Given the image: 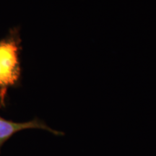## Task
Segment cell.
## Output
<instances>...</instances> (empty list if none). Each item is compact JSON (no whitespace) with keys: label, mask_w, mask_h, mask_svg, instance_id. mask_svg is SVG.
<instances>
[{"label":"cell","mask_w":156,"mask_h":156,"mask_svg":"<svg viewBox=\"0 0 156 156\" xmlns=\"http://www.w3.org/2000/svg\"><path fill=\"white\" fill-rule=\"evenodd\" d=\"M21 49L17 28L11 29L8 36L0 40V108L6 106L9 89L18 86L20 82Z\"/></svg>","instance_id":"6da1fadb"},{"label":"cell","mask_w":156,"mask_h":156,"mask_svg":"<svg viewBox=\"0 0 156 156\" xmlns=\"http://www.w3.org/2000/svg\"><path fill=\"white\" fill-rule=\"evenodd\" d=\"M28 129H40L46 130L54 135H63V132L57 131L49 127L44 121L39 119H34L27 122H14L12 121L7 120L0 116V149L6 141H7L13 134L21 130Z\"/></svg>","instance_id":"7a4b0ae2"}]
</instances>
